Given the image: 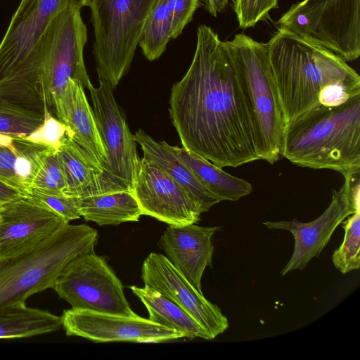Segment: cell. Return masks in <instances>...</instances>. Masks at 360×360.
Instances as JSON below:
<instances>
[{
	"instance_id": "obj_33",
	"label": "cell",
	"mask_w": 360,
	"mask_h": 360,
	"mask_svg": "<svg viewBox=\"0 0 360 360\" xmlns=\"http://www.w3.org/2000/svg\"><path fill=\"white\" fill-rule=\"evenodd\" d=\"M172 10V39L178 37L193 19L200 6V0H170Z\"/></svg>"
},
{
	"instance_id": "obj_9",
	"label": "cell",
	"mask_w": 360,
	"mask_h": 360,
	"mask_svg": "<svg viewBox=\"0 0 360 360\" xmlns=\"http://www.w3.org/2000/svg\"><path fill=\"white\" fill-rule=\"evenodd\" d=\"M72 309L136 316L123 285L105 257L93 252L77 255L63 268L52 288Z\"/></svg>"
},
{
	"instance_id": "obj_17",
	"label": "cell",
	"mask_w": 360,
	"mask_h": 360,
	"mask_svg": "<svg viewBox=\"0 0 360 360\" xmlns=\"http://www.w3.org/2000/svg\"><path fill=\"white\" fill-rule=\"evenodd\" d=\"M219 229L195 224L169 225L158 243L172 264L201 292L204 271L212 266V238Z\"/></svg>"
},
{
	"instance_id": "obj_3",
	"label": "cell",
	"mask_w": 360,
	"mask_h": 360,
	"mask_svg": "<svg viewBox=\"0 0 360 360\" xmlns=\"http://www.w3.org/2000/svg\"><path fill=\"white\" fill-rule=\"evenodd\" d=\"M281 155L302 167L360 173V94L311 108L285 124Z\"/></svg>"
},
{
	"instance_id": "obj_4",
	"label": "cell",
	"mask_w": 360,
	"mask_h": 360,
	"mask_svg": "<svg viewBox=\"0 0 360 360\" xmlns=\"http://www.w3.org/2000/svg\"><path fill=\"white\" fill-rule=\"evenodd\" d=\"M81 9L65 3L51 18L26 58L17 82L36 86L42 82L45 108L54 117L70 80L84 89L91 84L84 61L87 30Z\"/></svg>"
},
{
	"instance_id": "obj_25",
	"label": "cell",
	"mask_w": 360,
	"mask_h": 360,
	"mask_svg": "<svg viewBox=\"0 0 360 360\" xmlns=\"http://www.w3.org/2000/svg\"><path fill=\"white\" fill-rule=\"evenodd\" d=\"M62 326L61 317L15 303L0 309V339L21 338L51 333Z\"/></svg>"
},
{
	"instance_id": "obj_23",
	"label": "cell",
	"mask_w": 360,
	"mask_h": 360,
	"mask_svg": "<svg viewBox=\"0 0 360 360\" xmlns=\"http://www.w3.org/2000/svg\"><path fill=\"white\" fill-rule=\"evenodd\" d=\"M76 202L81 217L100 226L137 221L142 215L132 191L128 190L76 198Z\"/></svg>"
},
{
	"instance_id": "obj_19",
	"label": "cell",
	"mask_w": 360,
	"mask_h": 360,
	"mask_svg": "<svg viewBox=\"0 0 360 360\" xmlns=\"http://www.w3.org/2000/svg\"><path fill=\"white\" fill-rule=\"evenodd\" d=\"M56 151L25 136L0 134V180L27 196L46 158Z\"/></svg>"
},
{
	"instance_id": "obj_10",
	"label": "cell",
	"mask_w": 360,
	"mask_h": 360,
	"mask_svg": "<svg viewBox=\"0 0 360 360\" xmlns=\"http://www.w3.org/2000/svg\"><path fill=\"white\" fill-rule=\"evenodd\" d=\"M90 84V92L98 130L108 156V169L103 177L104 193L131 191L140 158L136 142L130 132L111 86L102 79Z\"/></svg>"
},
{
	"instance_id": "obj_36",
	"label": "cell",
	"mask_w": 360,
	"mask_h": 360,
	"mask_svg": "<svg viewBox=\"0 0 360 360\" xmlns=\"http://www.w3.org/2000/svg\"><path fill=\"white\" fill-rule=\"evenodd\" d=\"M31 0H21L16 11L13 15H18L21 13L23 9L26 7V6L30 3Z\"/></svg>"
},
{
	"instance_id": "obj_30",
	"label": "cell",
	"mask_w": 360,
	"mask_h": 360,
	"mask_svg": "<svg viewBox=\"0 0 360 360\" xmlns=\"http://www.w3.org/2000/svg\"><path fill=\"white\" fill-rule=\"evenodd\" d=\"M27 197L34 202L57 213L68 223L81 217L75 197L47 193L35 188H32Z\"/></svg>"
},
{
	"instance_id": "obj_13",
	"label": "cell",
	"mask_w": 360,
	"mask_h": 360,
	"mask_svg": "<svg viewBox=\"0 0 360 360\" xmlns=\"http://www.w3.org/2000/svg\"><path fill=\"white\" fill-rule=\"evenodd\" d=\"M60 317L67 335L95 342L158 343L184 338L179 331L138 315L127 316L72 308L65 310Z\"/></svg>"
},
{
	"instance_id": "obj_15",
	"label": "cell",
	"mask_w": 360,
	"mask_h": 360,
	"mask_svg": "<svg viewBox=\"0 0 360 360\" xmlns=\"http://www.w3.org/2000/svg\"><path fill=\"white\" fill-rule=\"evenodd\" d=\"M141 278L144 285L157 290L191 315L211 340L227 329L228 319L221 309L208 301L165 255L151 252L143 262Z\"/></svg>"
},
{
	"instance_id": "obj_12",
	"label": "cell",
	"mask_w": 360,
	"mask_h": 360,
	"mask_svg": "<svg viewBox=\"0 0 360 360\" xmlns=\"http://www.w3.org/2000/svg\"><path fill=\"white\" fill-rule=\"evenodd\" d=\"M131 191L142 215L169 226L195 224L200 220L202 212L188 193L144 156L139 161Z\"/></svg>"
},
{
	"instance_id": "obj_6",
	"label": "cell",
	"mask_w": 360,
	"mask_h": 360,
	"mask_svg": "<svg viewBox=\"0 0 360 360\" xmlns=\"http://www.w3.org/2000/svg\"><path fill=\"white\" fill-rule=\"evenodd\" d=\"M98 239L96 229L68 223L32 250L0 258V309L51 288L68 262L94 252Z\"/></svg>"
},
{
	"instance_id": "obj_1",
	"label": "cell",
	"mask_w": 360,
	"mask_h": 360,
	"mask_svg": "<svg viewBox=\"0 0 360 360\" xmlns=\"http://www.w3.org/2000/svg\"><path fill=\"white\" fill-rule=\"evenodd\" d=\"M169 115L182 147L220 168L258 160L233 65L214 30L200 25L186 73L171 89Z\"/></svg>"
},
{
	"instance_id": "obj_31",
	"label": "cell",
	"mask_w": 360,
	"mask_h": 360,
	"mask_svg": "<svg viewBox=\"0 0 360 360\" xmlns=\"http://www.w3.org/2000/svg\"><path fill=\"white\" fill-rule=\"evenodd\" d=\"M278 0H233V9L239 27L247 29L269 18L270 11L278 7Z\"/></svg>"
},
{
	"instance_id": "obj_2",
	"label": "cell",
	"mask_w": 360,
	"mask_h": 360,
	"mask_svg": "<svg viewBox=\"0 0 360 360\" xmlns=\"http://www.w3.org/2000/svg\"><path fill=\"white\" fill-rule=\"evenodd\" d=\"M285 123L319 105L360 94V77L333 52L283 28L266 43Z\"/></svg>"
},
{
	"instance_id": "obj_26",
	"label": "cell",
	"mask_w": 360,
	"mask_h": 360,
	"mask_svg": "<svg viewBox=\"0 0 360 360\" xmlns=\"http://www.w3.org/2000/svg\"><path fill=\"white\" fill-rule=\"evenodd\" d=\"M172 10L170 0H158L145 25L139 46L145 58H159L172 39Z\"/></svg>"
},
{
	"instance_id": "obj_22",
	"label": "cell",
	"mask_w": 360,
	"mask_h": 360,
	"mask_svg": "<svg viewBox=\"0 0 360 360\" xmlns=\"http://www.w3.org/2000/svg\"><path fill=\"white\" fill-rule=\"evenodd\" d=\"M169 147L220 202L236 201L252 191L250 183L228 174L195 153L177 146Z\"/></svg>"
},
{
	"instance_id": "obj_8",
	"label": "cell",
	"mask_w": 360,
	"mask_h": 360,
	"mask_svg": "<svg viewBox=\"0 0 360 360\" xmlns=\"http://www.w3.org/2000/svg\"><path fill=\"white\" fill-rule=\"evenodd\" d=\"M277 24L345 61L360 56V0H303Z\"/></svg>"
},
{
	"instance_id": "obj_18",
	"label": "cell",
	"mask_w": 360,
	"mask_h": 360,
	"mask_svg": "<svg viewBox=\"0 0 360 360\" xmlns=\"http://www.w3.org/2000/svg\"><path fill=\"white\" fill-rule=\"evenodd\" d=\"M56 118L70 131V138L103 172L108 169V156L98 130L93 108L82 85L70 80L57 108Z\"/></svg>"
},
{
	"instance_id": "obj_7",
	"label": "cell",
	"mask_w": 360,
	"mask_h": 360,
	"mask_svg": "<svg viewBox=\"0 0 360 360\" xmlns=\"http://www.w3.org/2000/svg\"><path fill=\"white\" fill-rule=\"evenodd\" d=\"M158 0H89L98 79L114 90L127 73Z\"/></svg>"
},
{
	"instance_id": "obj_24",
	"label": "cell",
	"mask_w": 360,
	"mask_h": 360,
	"mask_svg": "<svg viewBox=\"0 0 360 360\" xmlns=\"http://www.w3.org/2000/svg\"><path fill=\"white\" fill-rule=\"evenodd\" d=\"M129 288L146 307L151 321L179 331L184 338L211 340L191 315L157 290L147 285H131Z\"/></svg>"
},
{
	"instance_id": "obj_29",
	"label": "cell",
	"mask_w": 360,
	"mask_h": 360,
	"mask_svg": "<svg viewBox=\"0 0 360 360\" xmlns=\"http://www.w3.org/2000/svg\"><path fill=\"white\" fill-rule=\"evenodd\" d=\"M32 188L65 195L66 181L57 151L46 158L32 182Z\"/></svg>"
},
{
	"instance_id": "obj_21",
	"label": "cell",
	"mask_w": 360,
	"mask_h": 360,
	"mask_svg": "<svg viewBox=\"0 0 360 360\" xmlns=\"http://www.w3.org/2000/svg\"><path fill=\"white\" fill-rule=\"evenodd\" d=\"M57 154L66 181L65 195L84 198L103 194V172L68 135Z\"/></svg>"
},
{
	"instance_id": "obj_16",
	"label": "cell",
	"mask_w": 360,
	"mask_h": 360,
	"mask_svg": "<svg viewBox=\"0 0 360 360\" xmlns=\"http://www.w3.org/2000/svg\"><path fill=\"white\" fill-rule=\"evenodd\" d=\"M67 224L25 195L5 203L0 207V258L32 250Z\"/></svg>"
},
{
	"instance_id": "obj_34",
	"label": "cell",
	"mask_w": 360,
	"mask_h": 360,
	"mask_svg": "<svg viewBox=\"0 0 360 360\" xmlns=\"http://www.w3.org/2000/svg\"><path fill=\"white\" fill-rule=\"evenodd\" d=\"M22 195L19 191L0 180V207Z\"/></svg>"
},
{
	"instance_id": "obj_5",
	"label": "cell",
	"mask_w": 360,
	"mask_h": 360,
	"mask_svg": "<svg viewBox=\"0 0 360 360\" xmlns=\"http://www.w3.org/2000/svg\"><path fill=\"white\" fill-rule=\"evenodd\" d=\"M222 44L246 103L259 159L274 164L280 158L285 121L267 44L245 34Z\"/></svg>"
},
{
	"instance_id": "obj_11",
	"label": "cell",
	"mask_w": 360,
	"mask_h": 360,
	"mask_svg": "<svg viewBox=\"0 0 360 360\" xmlns=\"http://www.w3.org/2000/svg\"><path fill=\"white\" fill-rule=\"evenodd\" d=\"M345 177L341 188L333 190L329 206L316 219L302 223L291 221H266L271 229L290 231L294 238V251L281 270V276L295 269H303L313 257H319L336 228L356 209L360 208V173Z\"/></svg>"
},
{
	"instance_id": "obj_14",
	"label": "cell",
	"mask_w": 360,
	"mask_h": 360,
	"mask_svg": "<svg viewBox=\"0 0 360 360\" xmlns=\"http://www.w3.org/2000/svg\"><path fill=\"white\" fill-rule=\"evenodd\" d=\"M68 1L82 8L88 6L89 0H31L21 13L13 15L0 43V95L14 85L34 44Z\"/></svg>"
},
{
	"instance_id": "obj_27",
	"label": "cell",
	"mask_w": 360,
	"mask_h": 360,
	"mask_svg": "<svg viewBox=\"0 0 360 360\" xmlns=\"http://www.w3.org/2000/svg\"><path fill=\"white\" fill-rule=\"evenodd\" d=\"M44 112L30 109L0 96V134L27 136L39 128Z\"/></svg>"
},
{
	"instance_id": "obj_35",
	"label": "cell",
	"mask_w": 360,
	"mask_h": 360,
	"mask_svg": "<svg viewBox=\"0 0 360 360\" xmlns=\"http://www.w3.org/2000/svg\"><path fill=\"white\" fill-rule=\"evenodd\" d=\"M207 11L212 16L217 17L228 6L229 1L233 0H203Z\"/></svg>"
},
{
	"instance_id": "obj_20",
	"label": "cell",
	"mask_w": 360,
	"mask_h": 360,
	"mask_svg": "<svg viewBox=\"0 0 360 360\" xmlns=\"http://www.w3.org/2000/svg\"><path fill=\"white\" fill-rule=\"evenodd\" d=\"M143 153V156L168 174L191 197L201 212L208 211L220 201L198 179L188 167L164 141H156L143 130L133 135Z\"/></svg>"
},
{
	"instance_id": "obj_32",
	"label": "cell",
	"mask_w": 360,
	"mask_h": 360,
	"mask_svg": "<svg viewBox=\"0 0 360 360\" xmlns=\"http://www.w3.org/2000/svg\"><path fill=\"white\" fill-rule=\"evenodd\" d=\"M67 135L70 137L71 135L68 127L52 116L45 108L44 120L42 124L25 137L32 142L51 147L57 150Z\"/></svg>"
},
{
	"instance_id": "obj_28",
	"label": "cell",
	"mask_w": 360,
	"mask_h": 360,
	"mask_svg": "<svg viewBox=\"0 0 360 360\" xmlns=\"http://www.w3.org/2000/svg\"><path fill=\"white\" fill-rule=\"evenodd\" d=\"M342 223L345 230L344 239L334 252L332 261L338 271L347 274L360 267V208Z\"/></svg>"
}]
</instances>
